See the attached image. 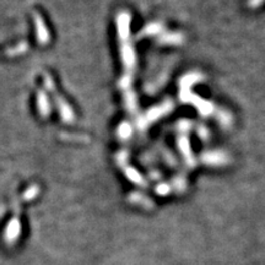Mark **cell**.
Wrapping results in <instances>:
<instances>
[{"instance_id":"obj_1","label":"cell","mask_w":265,"mask_h":265,"mask_svg":"<svg viewBox=\"0 0 265 265\" xmlns=\"http://www.w3.org/2000/svg\"><path fill=\"white\" fill-rule=\"evenodd\" d=\"M199 77H200V75L195 73L188 74L187 76L183 77V80H182L181 82L182 101L189 102V103L194 104V106L197 107V109L203 115H210L215 112V107L212 106L211 103H209V102L200 99V97H198V96L195 97V96L192 93V91H190V85L194 84L195 81H198Z\"/></svg>"},{"instance_id":"obj_2","label":"cell","mask_w":265,"mask_h":265,"mask_svg":"<svg viewBox=\"0 0 265 265\" xmlns=\"http://www.w3.org/2000/svg\"><path fill=\"white\" fill-rule=\"evenodd\" d=\"M189 126H190V121H188V120H182L181 123H179V130L183 131V134L179 137L178 144H179V148H181L182 154H183V156H184V160H186L187 165H189V167H194L195 160H194V157H193L192 149H190L189 139H188V134H187Z\"/></svg>"},{"instance_id":"obj_3","label":"cell","mask_w":265,"mask_h":265,"mask_svg":"<svg viewBox=\"0 0 265 265\" xmlns=\"http://www.w3.org/2000/svg\"><path fill=\"white\" fill-rule=\"evenodd\" d=\"M203 162L204 164H208L211 166H223L227 164V159L223 154L221 153H206L203 155Z\"/></svg>"},{"instance_id":"obj_4","label":"cell","mask_w":265,"mask_h":265,"mask_svg":"<svg viewBox=\"0 0 265 265\" xmlns=\"http://www.w3.org/2000/svg\"><path fill=\"white\" fill-rule=\"evenodd\" d=\"M198 132H199V137H200L201 139H204V140L208 139L209 132H208V130H206V128H204V126H200V128H199Z\"/></svg>"}]
</instances>
